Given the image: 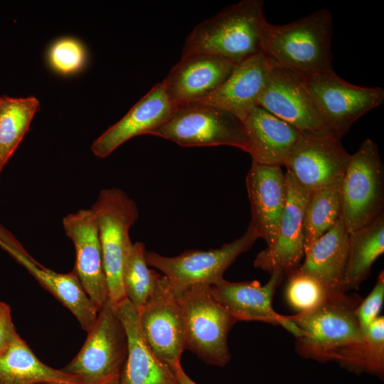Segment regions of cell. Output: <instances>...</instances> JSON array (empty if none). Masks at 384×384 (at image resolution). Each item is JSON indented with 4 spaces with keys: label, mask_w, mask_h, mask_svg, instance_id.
Wrapping results in <instances>:
<instances>
[{
    "label": "cell",
    "mask_w": 384,
    "mask_h": 384,
    "mask_svg": "<svg viewBox=\"0 0 384 384\" xmlns=\"http://www.w3.org/2000/svg\"><path fill=\"white\" fill-rule=\"evenodd\" d=\"M358 296L331 294L317 308L287 316L299 329L297 352L321 363L335 361L357 374L363 373V333L356 316Z\"/></svg>",
    "instance_id": "obj_1"
},
{
    "label": "cell",
    "mask_w": 384,
    "mask_h": 384,
    "mask_svg": "<svg viewBox=\"0 0 384 384\" xmlns=\"http://www.w3.org/2000/svg\"><path fill=\"white\" fill-rule=\"evenodd\" d=\"M287 278V302L299 312L317 308L332 294L316 277L299 270Z\"/></svg>",
    "instance_id": "obj_30"
},
{
    "label": "cell",
    "mask_w": 384,
    "mask_h": 384,
    "mask_svg": "<svg viewBox=\"0 0 384 384\" xmlns=\"http://www.w3.org/2000/svg\"><path fill=\"white\" fill-rule=\"evenodd\" d=\"M91 208L97 222L109 299L116 306L127 299L122 272L133 244L129 230L138 218L139 210L124 191L114 188L102 190Z\"/></svg>",
    "instance_id": "obj_6"
},
{
    "label": "cell",
    "mask_w": 384,
    "mask_h": 384,
    "mask_svg": "<svg viewBox=\"0 0 384 384\" xmlns=\"http://www.w3.org/2000/svg\"><path fill=\"white\" fill-rule=\"evenodd\" d=\"M302 77L325 122L340 140L357 119L384 102L382 87L351 84L334 71Z\"/></svg>",
    "instance_id": "obj_10"
},
{
    "label": "cell",
    "mask_w": 384,
    "mask_h": 384,
    "mask_svg": "<svg viewBox=\"0 0 384 384\" xmlns=\"http://www.w3.org/2000/svg\"><path fill=\"white\" fill-rule=\"evenodd\" d=\"M332 34V15L326 9L287 24L267 21L262 36L261 53L272 66L303 77L331 73Z\"/></svg>",
    "instance_id": "obj_2"
},
{
    "label": "cell",
    "mask_w": 384,
    "mask_h": 384,
    "mask_svg": "<svg viewBox=\"0 0 384 384\" xmlns=\"http://www.w3.org/2000/svg\"><path fill=\"white\" fill-rule=\"evenodd\" d=\"M350 156L340 139L303 136L284 166L302 187L313 192L341 183Z\"/></svg>",
    "instance_id": "obj_14"
},
{
    "label": "cell",
    "mask_w": 384,
    "mask_h": 384,
    "mask_svg": "<svg viewBox=\"0 0 384 384\" xmlns=\"http://www.w3.org/2000/svg\"><path fill=\"white\" fill-rule=\"evenodd\" d=\"M259 238L257 232L250 223L241 237L220 248L190 250L175 257L146 251V261L148 266L163 272L174 292L197 284L211 285L223 279L225 271Z\"/></svg>",
    "instance_id": "obj_9"
},
{
    "label": "cell",
    "mask_w": 384,
    "mask_h": 384,
    "mask_svg": "<svg viewBox=\"0 0 384 384\" xmlns=\"http://www.w3.org/2000/svg\"><path fill=\"white\" fill-rule=\"evenodd\" d=\"M146 250L141 242L133 243L122 272V285L127 299L139 311L153 293L161 274L148 267Z\"/></svg>",
    "instance_id": "obj_29"
},
{
    "label": "cell",
    "mask_w": 384,
    "mask_h": 384,
    "mask_svg": "<svg viewBox=\"0 0 384 384\" xmlns=\"http://www.w3.org/2000/svg\"><path fill=\"white\" fill-rule=\"evenodd\" d=\"M6 252L73 314L84 331H90L99 310L85 292L74 269L68 273H58L41 265L26 250Z\"/></svg>",
    "instance_id": "obj_23"
},
{
    "label": "cell",
    "mask_w": 384,
    "mask_h": 384,
    "mask_svg": "<svg viewBox=\"0 0 384 384\" xmlns=\"http://www.w3.org/2000/svg\"><path fill=\"white\" fill-rule=\"evenodd\" d=\"M365 373L383 378L384 375V318L377 317L363 331Z\"/></svg>",
    "instance_id": "obj_32"
},
{
    "label": "cell",
    "mask_w": 384,
    "mask_h": 384,
    "mask_svg": "<svg viewBox=\"0 0 384 384\" xmlns=\"http://www.w3.org/2000/svg\"><path fill=\"white\" fill-rule=\"evenodd\" d=\"M124 326L110 299L99 310L80 350L62 370L81 384H117L127 357Z\"/></svg>",
    "instance_id": "obj_5"
},
{
    "label": "cell",
    "mask_w": 384,
    "mask_h": 384,
    "mask_svg": "<svg viewBox=\"0 0 384 384\" xmlns=\"http://www.w3.org/2000/svg\"><path fill=\"white\" fill-rule=\"evenodd\" d=\"M285 278L283 273L274 272L264 285L257 280L233 282L223 279L210 287L215 300L237 321H258L280 325L296 338L299 334L297 327L272 306L275 291Z\"/></svg>",
    "instance_id": "obj_15"
},
{
    "label": "cell",
    "mask_w": 384,
    "mask_h": 384,
    "mask_svg": "<svg viewBox=\"0 0 384 384\" xmlns=\"http://www.w3.org/2000/svg\"><path fill=\"white\" fill-rule=\"evenodd\" d=\"M272 68L259 53L238 64L228 79L201 102L228 111L242 122L259 106Z\"/></svg>",
    "instance_id": "obj_20"
},
{
    "label": "cell",
    "mask_w": 384,
    "mask_h": 384,
    "mask_svg": "<svg viewBox=\"0 0 384 384\" xmlns=\"http://www.w3.org/2000/svg\"><path fill=\"white\" fill-rule=\"evenodd\" d=\"M14 240L15 238L0 225V244H9Z\"/></svg>",
    "instance_id": "obj_36"
},
{
    "label": "cell",
    "mask_w": 384,
    "mask_h": 384,
    "mask_svg": "<svg viewBox=\"0 0 384 384\" xmlns=\"http://www.w3.org/2000/svg\"><path fill=\"white\" fill-rule=\"evenodd\" d=\"M341 183L311 192L304 215L305 254L341 217Z\"/></svg>",
    "instance_id": "obj_28"
},
{
    "label": "cell",
    "mask_w": 384,
    "mask_h": 384,
    "mask_svg": "<svg viewBox=\"0 0 384 384\" xmlns=\"http://www.w3.org/2000/svg\"><path fill=\"white\" fill-rule=\"evenodd\" d=\"M143 336L155 355L174 373L185 350L181 306L169 279L161 275L156 287L138 311Z\"/></svg>",
    "instance_id": "obj_12"
},
{
    "label": "cell",
    "mask_w": 384,
    "mask_h": 384,
    "mask_svg": "<svg viewBox=\"0 0 384 384\" xmlns=\"http://www.w3.org/2000/svg\"><path fill=\"white\" fill-rule=\"evenodd\" d=\"M384 252V213L349 233L343 292L357 289L368 277L373 262Z\"/></svg>",
    "instance_id": "obj_26"
},
{
    "label": "cell",
    "mask_w": 384,
    "mask_h": 384,
    "mask_svg": "<svg viewBox=\"0 0 384 384\" xmlns=\"http://www.w3.org/2000/svg\"><path fill=\"white\" fill-rule=\"evenodd\" d=\"M33 384H77V383H63V382H44V383H33Z\"/></svg>",
    "instance_id": "obj_37"
},
{
    "label": "cell",
    "mask_w": 384,
    "mask_h": 384,
    "mask_svg": "<svg viewBox=\"0 0 384 384\" xmlns=\"http://www.w3.org/2000/svg\"><path fill=\"white\" fill-rule=\"evenodd\" d=\"M75 250L74 270L88 297L100 310L109 300L97 218L92 208L81 209L63 220Z\"/></svg>",
    "instance_id": "obj_16"
},
{
    "label": "cell",
    "mask_w": 384,
    "mask_h": 384,
    "mask_svg": "<svg viewBox=\"0 0 384 384\" xmlns=\"http://www.w3.org/2000/svg\"><path fill=\"white\" fill-rule=\"evenodd\" d=\"M117 384H119V383H117Z\"/></svg>",
    "instance_id": "obj_38"
},
{
    "label": "cell",
    "mask_w": 384,
    "mask_h": 384,
    "mask_svg": "<svg viewBox=\"0 0 384 384\" xmlns=\"http://www.w3.org/2000/svg\"><path fill=\"white\" fill-rule=\"evenodd\" d=\"M384 299V273L381 272L375 285L368 297L360 302L356 313L359 326L363 331L379 316Z\"/></svg>",
    "instance_id": "obj_33"
},
{
    "label": "cell",
    "mask_w": 384,
    "mask_h": 384,
    "mask_svg": "<svg viewBox=\"0 0 384 384\" xmlns=\"http://www.w3.org/2000/svg\"><path fill=\"white\" fill-rule=\"evenodd\" d=\"M114 307L128 341L127 357L119 384H179L175 373L158 358L145 340L137 308L128 299Z\"/></svg>",
    "instance_id": "obj_21"
},
{
    "label": "cell",
    "mask_w": 384,
    "mask_h": 384,
    "mask_svg": "<svg viewBox=\"0 0 384 384\" xmlns=\"http://www.w3.org/2000/svg\"><path fill=\"white\" fill-rule=\"evenodd\" d=\"M174 293L183 315L185 350L208 364L225 366L230 359L228 336L237 320L215 300L209 284H197Z\"/></svg>",
    "instance_id": "obj_4"
},
{
    "label": "cell",
    "mask_w": 384,
    "mask_h": 384,
    "mask_svg": "<svg viewBox=\"0 0 384 384\" xmlns=\"http://www.w3.org/2000/svg\"><path fill=\"white\" fill-rule=\"evenodd\" d=\"M63 382L81 384L77 377L41 362L17 334L0 353V384Z\"/></svg>",
    "instance_id": "obj_25"
},
{
    "label": "cell",
    "mask_w": 384,
    "mask_h": 384,
    "mask_svg": "<svg viewBox=\"0 0 384 384\" xmlns=\"http://www.w3.org/2000/svg\"><path fill=\"white\" fill-rule=\"evenodd\" d=\"M39 107L34 97L0 96V172L28 132Z\"/></svg>",
    "instance_id": "obj_27"
},
{
    "label": "cell",
    "mask_w": 384,
    "mask_h": 384,
    "mask_svg": "<svg viewBox=\"0 0 384 384\" xmlns=\"http://www.w3.org/2000/svg\"><path fill=\"white\" fill-rule=\"evenodd\" d=\"M348 235L341 217L305 254L299 271L319 280L331 294L343 292ZM345 293V292H344Z\"/></svg>",
    "instance_id": "obj_24"
},
{
    "label": "cell",
    "mask_w": 384,
    "mask_h": 384,
    "mask_svg": "<svg viewBox=\"0 0 384 384\" xmlns=\"http://www.w3.org/2000/svg\"><path fill=\"white\" fill-rule=\"evenodd\" d=\"M263 6L262 0H242L202 21L188 36L182 55L205 53L239 64L261 53Z\"/></svg>",
    "instance_id": "obj_3"
},
{
    "label": "cell",
    "mask_w": 384,
    "mask_h": 384,
    "mask_svg": "<svg viewBox=\"0 0 384 384\" xmlns=\"http://www.w3.org/2000/svg\"><path fill=\"white\" fill-rule=\"evenodd\" d=\"M17 334L9 305L0 301V353L6 348Z\"/></svg>",
    "instance_id": "obj_34"
},
{
    "label": "cell",
    "mask_w": 384,
    "mask_h": 384,
    "mask_svg": "<svg viewBox=\"0 0 384 384\" xmlns=\"http://www.w3.org/2000/svg\"><path fill=\"white\" fill-rule=\"evenodd\" d=\"M149 134L181 146L225 145L249 150L242 122L230 112L201 101L174 107L169 118Z\"/></svg>",
    "instance_id": "obj_7"
},
{
    "label": "cell",
    "mask_w": 384,
    "mask_h": 384,
    "mask_svg": "<svg viewBox=\"0 0 384 384\" xmlns=\"http://www.w3.org/2000/svg\"><path fill=\"white\" fill-rule=\"evenodd\" d=\"M175 374L179 382V384H196L190 377L185 373L182 366L178 367Z\"/></svg>",
    "instance_id": "obj_35"
},
{
    "label": "cell",
    "mask_w": 384,
    "mask_h": 384,
    "mask_svg": "<svg viewBox=\"0 0 384 384\" xmlns=\"http://www.w3.org/2000/svg\"><path fill=\"white\" fill-rule=\"evenodd\" d=\"M238 64L205 53L181 55L161 82L174 107L201 101L215 91Z\"/></svg>",
    "instance_id": "obj_17"
},
{
    "label": "cell",
    "mask_w": 384,
    "mask_h": 384,
    "mask_svg": "<svg viewBox=\"0 0 384 384\" xmlns=\"http://www.w3.org/2000/svg\"><path fill=\"white\" fill-rule=\"evenodd\" d=\"M285 174L287 199L277 237L257 255L254 267L270 274L279 272L288 277L304 258V215L311 192L302 187L289 173Z\"/></svg>",
    "instance_id": "obj_13"
},
{
    "label": "cell",
    "mask_w": 384,
    "mask_h": 384,
    "mask_svg": "<svg viewBox=\"0 0 384 384\" xmlns=\"http://www.w3.org/2000/svg\"><path fill=\"white\" fill-rule=\"evenodd\" d=\"M252 163L282 166L303 137L295 128L260 106L242 121Z\"/></svg>",
    "instance_id": "obj_22"
},
{
    "label": "cell",
    "mask_w": 384,
    "mask_h": 384,
    "mask_svg": "<svg viewBox=\"0 0 384 384\" xmlns=\"http://www.w3.org/2000/svg\"><path fill=\"white\" fill-rule=\"evenodd\" d=\"M259 106L304 137L336 138L306 90L302 77L291 70L273 66Z\"/></svg>",
    "instance_id": "obj_11"
},
{
    "label": "cell",
    "mask_w": 384,
    "mask_h": 384,
    "mask_svg": "<svg viewBox=\"0 0 384 384\" xmlns=\"http://www.w3.org/2000/svg\"><path fill=\"white\" fill-rule=\"evenodd\" d=\"M174 108L162 82L156 84L119 121L93 142L92 151L104 158L131 138L149 134L169 118Z\"/></svg>",
    "instance_id": "obj_19"
},
{
    "label": "cell",
    "mask_w": 384,
    "mask_h": 384,
    "mask_svg": "<svg viewBox=\"0 0 384 384\" xmlns=\"http://www.w3.org/2000/svg\"><path fill=\"white\" fill-rule=\"evenodd\" d=\"M341 219L348 233L383 213L384 168L376 144L363 142L350 156L341 183Z\"/></svg>",
    "instance_id": "obj_8"
},
{
    "label": "cell",
    "mask_w": 384,
    "mask_h": 384,
    "mask_svg": "<svg viewBox=\"0 0 384 384\" xmlns=\"http://www.w3.org/2000/svg\"><path fill=\"white\" fill-rule=\"evenodd\" d=\"M246 188L250 204V223L267 246L277 235L286 206V174L281 166L252 164L246 176Z\"/></svg>",
    "instance_id": "obj_18"
},
{
    "label": "cell",
    "mask_w": 384,
    "mask_h": 384,
    "mask_svg": "<svg viewBox=\"0 0 384 384\" xmlns=\"http://www.w3.org/2000/svg\"><path fill=\"white\" fill-rule=\"evenodd\" d=\"M48 60L55 72L70 75L80 70L86 61V51L78 40L62 38L55 41L49 48Z\"/></svg>",
    "instance_id": "obj_31"
}]
</instances>
